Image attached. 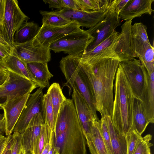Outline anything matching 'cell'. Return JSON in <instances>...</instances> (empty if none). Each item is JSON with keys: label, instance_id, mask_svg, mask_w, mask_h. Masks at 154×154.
Segmentation results:
<instances>
[{"label": "cell", "instance_id": "obj_2", "mask_svg": "<svg viewBox=\"0 0 154 154\" xmlns=\"http://www.w3.org/2000/svg\"><path fill=\"white\" fill-rule=\"evenodd\" d=\"M82 60L93 91L97 111L100 112L101 117L106 116L111 117L113 82L120 61L112 58L92 63Z\"/></svg>", "mask_w": 154, "mask_h": 154}, {"label": "cell", "instance_id": "obj_42", "mask_svg": "<svg viewBox=\"0 0 154 154\" xmlns=\"http://www.w3.org/2000/svg\"><path fill=\"white\" fill-rule=\"evenodd\" d=\"M53 135V132L47 140L41 154H47L50 150L52 146Z\"/></svg>", "mask_w": 154, "mask_h": 154}, {"label": "cell", "instance_id": "obj_47", "mask_svg": "<svg viewBox=\"0 0 154 154\" xmlns=\"http://www.w3.org/2000/svg\"><path fill=\"white\" fill-rule=\"evenodd\" d=\"M47 154H60L58 150L55 147L53 140L52 147Z\"/></svg>", "mask_w": 154, "mask_h": 154}, {"label": "cell", "instance_id": "obj_33", "mask_svg": "<svg viewBox=\"0 0 154 154\" xmlns=\"http://www.w3.org/2000/svg\"><path fill=\"white\" fill-rule=\"evenodd\" d=\"M99 122L100 132L108 154H114L105 117H101Z\"/></svg>", "mask_w": 154, "mask_h": 154}, {"label": "cell", "instance_id": "obj_27", "mask_svg": "<svg viewBox=\"0 0 154 154\" xmlns=\"http://www.w3.org/2000/svg\"><path fill=\"white\" fill-rule=\"evenodd\" d=\"M40 28L38 25L34 22H26L15 33L14 44L24 43L33 39L38 33Z\"/></svg>", "mask_w": 154, "mask_h": 154}, {"label": "cell", "instance_id": "obj_34", "mask_svg": "<svg viewBox=\"0 0 154 154\" xmlns=\"http://www.w3.org/2000/svg\"><path fill=\"white\" fill-rule=\"evenodd\" d=\"M152 136L150 134L146 135L143 137H141L139 139L134 154H143L148 149L153 146L150 142Z\"/></svg>", "mask_w": 154, "mask_h": 154}, {"label": "cell", "instance_id": "obj_37", "mask_svg": "<svg viewBox=\"0 0 154 154\" xmlns=\"http://www.w3.org/2000/svg\"><path fill=\"white\" fill-rule=\"evenodd\" d=\"M63 8L81 11L78 0H60Z\"/></svg>", "mask_w": 154, "mask_h": 154}, {"label": "cell", "instance_id": "obj_53", "mask_svg": "<svg viewBox=\"0 0 154 154\" xmlns=\"http://www.w3.org/2000/svg\"><path fill=\"white\" fill-rule=\"evenodd\" d=\"M25 154V150L23 147L21 151L20 152V154Z\"/></svg>", "mask_w": 154, "mask_h": 154}, {"label": "cell", "instance_id": "obj_7", "mask_svg": "<svg viewBox=\"0 0 154 154\" xmlns=\"http://www.w3.org/2000/svg\"><path fill=\"white\" fill-rule=\"evenodd\" d=\"M131 34L137 57L149 74H151L154 71V48L149 39L146 28L136 27L131 30Z\"/></svg>", "mask_w": 154, "mask_h": 154}, {"label": "cell", "instance_id": "obj_16", "mask_svg": "<svg viewBox=\"0 0 154 154\" xmlns=\"http://www.w3.org/2000/svg\"><path fill=\"white\" fill-rule=\"evenodd\" d=\"M80 27L73 23L60 26L42 25L35 38L42 45L49 47L51 44L66 35L80 30Z\"/></svg>", "mask_w": 154, "mask_h": 154}, {"label": "cell", "instance_id": "obj_15", "mask_svg": "<svg viewBox=\"0 0 154 154\" xmlns=\"http://www.w3.org/2000/svg\"><path fill=\"white\" fill-rule=\"evenodd\" d=\"M72 88L73 90L72 100L86 139V144L89 148L91 144V131L92 122L94 119H96L93 116L86 101L75 87L74 86Z\"/></svg>", "mask_w": 154, "mask_h": 154}, {"label": "cell", "instance_id": "obj_45", "mask_svg": "<svg viewBox=\"0 0 154 154\" xmlns=\"http://www.w3.org/2000/svg\"><path fill=\"white\" fill-rule=\"evenodd\" d=\"M11 54L0 45V57L3 60Z\"/></svg>", "mask_w": 154, "mask_h": 154}, {"label": "cell", "instance_id": "obj_25", "mask_svg": "<svg viewBox=\"0 0 154 154\" xmlns=\"http://www.w3.org/2000/svg\"><path fill=\"white\" fill-rule=\"evenodd\" d=\"M134 129L141 135L149 123L146 115L141 100L134 96L133 106Z\"/></svg>", "mask_w": 154, "mask_h": 154}, {"label": "cell", "instance_id": "obj_57", "mask_svg": "<svg viewBox=\"0 0 154 154\" xmlns=\"http://www.w3.org/2000/svg\"><path fill=\"white\" fill-rule=\"evenodd\" d=\"M0 109H3L2 107H1V106L0 105Z\"/></svg>", "mask_w": 154, "mask_h": 154}, {"label": "cell", "instance_id": "obj_19", "mask_svg": "<svg viewBox=\"0 0 154 154\" xmlns=\"http://www.w3.org/2000/svg\"><path fill=\"white\" fill-rule=\"evenodd\" d=\"M154 0H130L120 12L119 16L123 20H132L143 14L150 15L154 11L152 4Z\"/></svg>", "mask_w": 154, "mask_h": 154}, {"label": "cell", "instance_id": "obj_31", "mask_svg": "<svg viewBox=\"0 0 154 154\" xmlns=\"http://www.w3.org/2000/svg\"><path fill=\"white\" fill-rule=\"evenodd\" d=\"M53 132L48 125H43L39 137L32 151L33 154H41L47 140Z\"/></svg>", "mask_w": 154, "mask_h": 154}, {"label": "cell", "instance_id": "obj_17", "mask_svg": "<svg viewBox=\"0 0 154 154\" xmlns=\"http://www.w3.org/2000/svg\"><path fill=\"white\" fill-rule=\"evenodd\" d=\"M29 94L0 103L5 119V135H10L30 96Z\"/></svg>", "mask_w": 154, "mask_h": 154}, {"label": "cell", "instance_id": "obj_18", "mask_svg": "<svg viewBox=\"0 0 154 154\" xmlns=\"http://www.w3.org/2000/svg\"><path fill=\"white\" fill-rule=\"evenodd\" d=\"M132 20L126 21L121 26L115 52L120 62L132 60L137 56L131 34Z\"/></svg>", "mask_w": 154, "mask_h": 154}, {"label": "cell", "instance_id": "obj_43", "mask_svg": "<svg viewBox=\"0 0 154 154\" xmlns=\"http://www.w3.org/2000/svg\"><path fill=\"white\" fill-rule=\"evenodd\" d=\"M6 125L5 119L4 115L2 118L0 120V135L3 134L5 133Z\"/></svg>", "mask_w": 154, "mask_h": 154}, {"label": "cell", "instance_id": "obj_23", "mask_svg": "<svg viewBox=\"0 0 154 154\" xmlns=\"http://www.w3.org/2000/svg\"><path fill=\"white\" fill-rule=\"evenodd\" d=\"M110 135L111 142L114 154H127L126 137L121 134L114 127L111 117H104Z\"/></svg>", "mask_w": 154, "mask_h": 154}, {"label": "cell", "instance_id": "obj_20", "mask_svg": "<svg viewBox=\"0 0 154 154\" xmlns=\"http://www.w3.org/2000/svg\"><path fill=\"white\" fill-rule=\"evenodd\" d=\"M44 124L43 115L41 113L36 114L31 119L21 134L22 145L25 151H32L39 136L42 126Z\"/></svg>", "mask_w": 154, "mask_h": 154}, {"label": "cell", "instance_id": "obj_26", "mask_svg": "<svg viewBox=\"0 0 154 154\" xmlns=\"http://www.w3.org/2000/svg\"><path fill=\"white\" fill-rule=\"evenodd\" d=\"M99 120L94 119L91 131V154H108L100 132Z\"/></svg>", "mask_w": 154, "mask_h": 154}, {"label": "cell", "instance_id": "obj_6", "mask_svg": "<svg viewBox=\"0 0 154 154\" xmlns=\"http://www.w3.org/2000/svg\"><path fill=\"white\" fill-rule=\"evenodd\" d=\"M29 18L22 11L17 0H6L4 18L1 25L4 38L14 48L15 32Z\"/></svg>", "mask_w": 154, "mask_h": 154}, {"label": "cell", "instance_id": "obj_38", "mask_svg": "<svg viewBox=\"0 0 154 154\" xmlns=\"http://www.w3.org/2000/svg\"><path fill=\"white\" fill-rule=\"evenodd\" d=\"M130 0H112L114 10L119 15L120 12L124 8Z\"/></svg>", "mask_w": 154, "mask_h": 154}, {"label": "cell", "instance_id": "obj_40", "mask_svg": "<svg viewBox=\"0 0 154 154\" xmlns=\"http://www.w3.org/2000/svg\"><path fill=\"white\" fill-rule=\"evenodd\" d=\"M0 45L10 54L13 48L4 39L1 25H0Z\"/></svg>", "mask_w": 154, "mask_h": 154}, {"label": "cell", "instance_id": "obj_48", "mask_svg": "<svg viewBox=\"0 0 154 154\" xmlns=\"http://www.w3.org/2000/svg\"><path fill=\"white\" fill-rule=\"evenodd\" d=\"M7 70L4 61H0V73L6 72Z\"/></svg>", "mask_w": 154, "mask_h": 154}, {"label": "cell", "instance_id": "obj_29", "mask_svg": "<svg viewBox=\"0 0 154 154\" xmlns=\"http://www.w3.org/2000/svg\"><path fill=\"white\" fill-rule=\"evenodd\" d=\"M43 114L45 124L48 125L53 132L55 129V123L51 97L48 92L43 95Z\"/></svg>", "mask_w": 154, "mask_h": 154}, {"label": "cell", "instance_id": "obj_39", "mask_svg": "<svg viewBox=\"0 0 154 154\" xmlns=\"http://www.w3.org/2000/svg\"><path fill=\"white\" fill-rule=\"evenodd\" d=\"M43 1L45 4H48L49 8H56L58 10V11L63 8L60 0H44Z\"/></svg>", "mask_w": 154, "mask_h": 154}, {"label": "cell", "instance_id": "obj_14", "mask_svg": "<svg viewBox=\"0 0 154 154\" xmlns=\"http://www.w3.org/2000/svg\"><path fill=\"white\" fill-rule=\"evenodd\" d=\"M119 34V32L115 30L109 37L94 48L76 57L89 63H94L108 58L119 60L115 49Z\"/></svg>", "mask_w": 154, "mask_h": 154}, {"label": "cell", "instance_id": "obj_24", "mask_svg": "<svg viewBox=\"0 0 154 154\" xmlns=\"http://www.w3.org/2000/svg\"><path fill=\"white\" fill-rule=\"evenodd\" d=\"M4 61L8 70L33 81L36 84L27 68V64L12 51L11 54L4 60Z\"/></svg>", "mask_w": 154, "mask_h": 154}, {"label": "cell", "instance_id": "obj_30", "mask_svg": "<svg viewBox=\"0 0 154 154\" xmlns=\"http://www.w3.org/2000/svg\"><path fill=\"white\" fill-rule=\"evenodd\" d=\"M39 12L42 17V25L60 26L72 23L62 17L54 14L52 11H40Z\"/></svg>", "mask_w": 154, "mask_h": 154}, {"label": "cell", "instance_id": "obj_56", "mask_svg": "<svg viewBox=\"0 0 154 154\" xmlns=\"http://www.w3.org/2000/svg\"><path fill=\"white\" fill-rule=\"evenodd\" d=\"M0 61H4V60L2 59L0 57Z\"/></svg>", "mask_w": 154, "mask_h": 154}, {"label": "cell", "instance_id": "obj_8", "mask_svg": "<svg viewBox=\"0 0 154 154\" xmlns=\"http://www.w3.org/2000/svg\"><path fill=\"white\" fill-rule=\"evenodd\" d=\"M50 49L42 45L34 38L26 42L14 44L12 52L25 64L48 63L51 59Z\"/></svg>", "mask_w": 154, "mask_h": 154}, {"label": "cell", "instance_id": "obj_4", "mask_svg": "<svg viewBox=\"0 0 154 154\" xmlns=\"http://www.w3.org/2000/svg\"><path fill=\"white\" fill-rule=\"evenodd\" d=\"M59 67L71 88L75 86L87 103L94 117L98 120L94 97L85 71L83 62L77 57L68 55L63 57Z\"/></svg>", "mask_w": 154, "mask_h": 154}, {"label": "cell", "instance_id": "obj_28", "mask_svg": "<svg viewBox=\"0 0 154 154\" xmlns=\"http://www.w3.org/2000/svg\"><path fill=\"white\" fill-rule=\"evenodd\" d=\"M47 92L49 94L53 106L54 120L56 124L60 107L66 98L63 95L59 84L56 82L52 84Z\"/></svg>", "mask_w": 154, "mask_h": 154}, {"label": "cell", "instance_id": "obj_1", "mask_svg": "<svg viewBox=\"0 0 154 154\" xmlns=\"http://www.w3.org/2000/svg\"><path fill=\"white\" fill-rule=\"evenodd\" d=\"M53 141L60 154H87L86 139L72 99H66L61 105Z\"/></svg>", "mask_w": 154, "mask_h": 154}, {"label": "cell", "instance_id": "obj_49", "mask_svg": "<svg viewBox=\"0 0 154 154\" xmlns=\"http://www.w3.org/2000/svg\"><path fill=\"white\" fill-rule=\"evenodd\" d=\"M12 138L11 137L4 151L2 154H4L5 152L8 149L10 148L12 143Z\"/></svg>", "mask_w": 154, "mask_h": 154}, {"label": "cell", "instance_id": "obj_50", "mask_svg": "<svg viewBox=\"0 0 154 154\" xmlns=\"http://www.w3.org/2000/svg\"><path fill=\"white\" fill-rule=\"evenodd\" d=\"M7 137L3 135H0V146L6 139Z\"/></svg>", "mask_w": 154, "mask_h": 154}, {"label": "cell", "instance_id": "obj_3", "mask_svg": "<svg viewBox=\"0 0 154 154\" xmlns=\"http://www.w3.org/2000/svg\"><path fill=\"white\" fill-rule=\"evenodd\" d=\"M115 77V95L111 119L117 131L126 137L134 130L133 106L134 96L119 63Z\"/></svg>", "mask_w": 154, "mask_h": 154}, {"label": "cell", "instance_id": "obj_12", "mask_svg": "<svg viewBox=\"0 0 154 154\" xmlns=\"http://www.w3.org/2000/svg\"><path fill=\"white\" fill-rule=\"evenodd\" d=\"M125 76L135 97L140 99L146 87L148 72L139 60L120 62Z\"/></svg>", "mask_w": 154, "mask_h": 154}, {"label": "cell", "instance_id": "obj_10", "mask_svg": "<svg viewBox=\"0 0 154 154\" xmlns=\"http://www.w3.org/2000/svg\"><path fill=\"white\" fill-rule=\"evenodd\" d=\"M8 77L5 82L0 86V99L6 101L30 94L38 87L34 82L7 70Z\"/></svg>", "mask_w": 154, "mask_h": 154}, {"label": "cell", "instance_id": "obj_55", "mask_svg": "<svg viewBox=\"0 0 154 154\" xmlns=\"http://www.w3.org/2000/svg\"><path fill=\"white\" fill-rule=\"evenodd\" d=\"M11 149H10H10L9 150L8 154H11Z\"/></svg>", "mask_w": 154, "mask_h": 154}, {"label": "cell", "instance_id": "obj_21", "mask_svg": "<svg viewBox=\"0 0 154 154\" xmlns=\"http://www.w3.org/2000/svg\"><path fill=\"white\" fill-rule=\"evenodd\" d=\"M140 100L149 123L154 122V71L148 72L146 84Z\"/></svg>", "mask_w": 154, "mask_h": 154}, {"label": "cell", "instance_id": "obj_51", "mask_svg": "<svg viewBox=\"0 0 154 154\" xmlns=\"http://www.w3.org/2000/svg\"><path fill=\"white\" fill-rule=\"evenodd\" d=\"M143 154H152L151 152L150 148H149Z\"/></svg>", "mask_w": 154, "mask_h": 154}, {"label": "cell", "instance_id": "obj_54", "mask_svg": "<svg viewBox=\"0 0 154 154\" xmlns=\"http://www.w3.org/2000/svg\"><path fill=\"white\" fill-rule=\"evenodd\" d=\"M4 115H3L2 114H0V120L2 119Z\"/></svg>", "mask_w": 154, "mask_h": 154}, {"label": "cell", "instance_id": "obj_36", "mask_svg": "<svg viewBox=\"0 0 154 154\" xmlns=\"http://www.w3.org/2000/svg\"><path fill=\"white\" fill-rule=\"evenodd\" d=\"M12 135L11 154H20L23 147L21 141V134L18 132H14Z\"/></svg>", "mask_w": 154, "mask_h": 154}, {"label": "cell", "instance_id": "obj_9", "mask_svg": "<svg viewBox=\"0 0 154 154\" xmlns=\"http://www.w3.org/2000/svg\"><path fill=\"white\" fill-rule=\"evenodd\" d=\"M111 0H109L101 9L96 11L86 12L63 8L52 12L71 22L77 24L80 27L90 28L104 19L108 11Z\"/></svg>", "mask_w": 154, "mask_h": 154}, {"label": "cell", "instance_id": "obj_52", "mask_svg": "<svg viewBox=\"0 0 154 154\" xmlns=\"http://www.w3.org/2000/svg\"><path fill=\"white\" fill-rule=\"evenodd\" d=\"M24 154H33L32 152L30 151H26L25 150Z\"/></svg>", "mask_w": 154, "mask_h": 154}, {"label": "cell", "instance_id": "obj_58", "mask_svg": "<svg viewBox=\"0 0 154 154\" xmlns=\"http://www.w3.org/2000/svg\"></svg>", "mask_w": 154, "mask_h": 154}, {"label": "cell", "instance_id": "obj_32", "mask_svg": "<svg viewBox=\"0 0 154 154\" xmlns=\"http://www.w3.org/2000/svg\"><path fill=\"white\" fill-rule=\"evenodd\" d=\"M109 0H78L81 11L91 12L98 11L106 4Z\"/></svg>", "mask_w": 154, "mask_h": 154}, {"label": "cell", "instance_id": "obj_13", "mask_svg": "<svg viewBox=\"0 0 154 154\" xmlns=\"http://www.w3.org/2000/svg\"><path fill=\"white\" fill-rule=\"evenodd\" d=\"M44 94L42 89L39 88L30 96L13 130L22 134L32 118L38 113L43 114Z\"/></svg>", "mask_w": 154, "mask_h": 154}, {"label": "cell", "instance_id": "obj_46", "mask_svg": "<svg viewBox=\"0 0 154 154\" xmlns=\"http://www.w3.org/2000/svg\"><path fill=\"white\" fill-rule=\"evenodd\" d=\"M8 77V72L0 73V86L2 85L5 82Z\"/></svg>", "mask_w": 154, "mask_h": 154}, {"label": "cell", "instance_id": "obj_11", "mask_svg": "<svg viewBox=\"0 0 154 154\" xmlns=\"http://www.w3.org/2000/svg\"><path fill=\"white\" fill-rule=\"evenodd\" d=\"M120 19L119 15L115 11L111 0L108 11L104 19L86 30L93 37L94 40L88 45L85 53L92 50L109 37L121 24Z\"/></svg>", "mask_w": 154, "mask_h": 154}, {"label": "cell", "instance_id": "obj_22", "mask_svg": "<svg viewBox=\"0 0 154 154\" xmlns=\"http://www.w3.org/2000/svg\"><path fill=\"white\" fill-rule=\"evenodd\" d=\"M27 66L38 87L43 89L49 86V80L53 75L48 70V63H30Z\"/></svg>", "mask_w": 154, "mask_h": 154}, {"label": "cell", "instance_id": "obj_5", "mask_svg": "<svg viewBox=\"0 0 154 154\" xmlns=\"http://www.w3.org/2000/svg\"><path fill=\"white\" fill-rule=\"evenodd\" d=\"M94 40L86 30H80L70 33L51 44V50L55 53L63 52L74 57L84 54Z\"/></svg>", "mask_w": 154, "mask_h": 154}, {"label": "cell", "instance_id": "obj_44", "mask_svg": "<svg viewBox=\"0 0 154 154\" xmlns=\"http://www.w3.org/2000/svg\"><path fill=\"white\" fill-rule=\"evenodd\" d=\"M11 135L7 136L6 139L0 146V154H2L8 143Z\"/></svg>", "mask_w": 154, "mask_h": 154}, {"label": "cell", "instance_id": "obj_41", "mask_svg": "<svg viewBox=\"0 0 154 154\" xmlns=\"http://www.w3.org/2000/svg\"><path fill=\"white\" fill-rule=\"evenodd\" d=\"M6 0H0V25H2L4 18Z\"/></svg>", "mask_w": 154, "mask_h": 154}, {"label": "cell", "instance_id": "obj_35", "mask_svg": "<svg viewBox=\"0 0 154 154\" xmlns=\"http://www.w3.org/2000/svg\"><path fill=\"white\" fill-rule=\"evenodd\" d=\"M141 137L134 130L127 135V154H134L137 142Z\"/></svg>", "mask_w": 154, "mask_h": 154}]
</instances>
